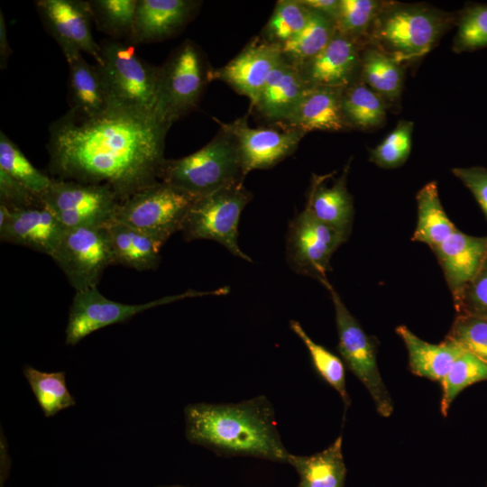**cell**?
<instances>
[{"instance_id": "7a4b0ae2", "label": "cell", "mask_w": 487, "mask_h": 487, "mask_svg": "<svg viewBox=\"0 0 487 487\" xmlns=\"http://www.w3.org/2000/svg\"><path fill=\"white\" fill-rule=\"evenodd\" d=\"M187 439L219 455L253 456L288 463L275 421L264 396L235 404L195 403L185 408Z\"/></svg>"}, {"instance_id": "bcb514c9", "label": "cell", "mask_w": 487, "mask_h": 487, "mask_svg": "<svg viewBox=\"0 0 487 487\" xmlns=\"http://www.w3.org/2000/svg\"><path fill=\"white\" fill-rule=\"evenodd\" d=\"M11 54V49L8 44L5 20L3 11H0V65L5 69L8 58Z\"/></svg>"}, {"instance_id": "44dd1931", "label": "cell", "mask_w": 487, "mask_h": 487, "mask_svg": "<svg viewBox=\"0 0 487 487\" xmlns=\"http://www.w3.org/2000/svg\"><path fill=\"white\" fill-rule=\"evenodd\" d=\"M350 162L331 186L326 184L327 175H313L306 208L318 220L333 227L346 238L352 232L354 208L347 189L346 179Z\"/></svg>"}, {"instance_id": "7402d4cb", "label": "cell", "mask_w": 487, "mask_h": 487, "mask_svg": "<svg viewBox=\"0 0 487 487\" xmlns=\"http://www.w3.org/2000/svg\"><path fill=\"white\" fill-rule=\"evenodd\" d=\"M343 88L309 87L283 123L307 133L346 129L341 108Z\"/></svg>"}, {"instance_id": "f35d334b", "label": "cell", "mask_w": 487, "mask_h": 487, "mask_svg": "<svg viewBox=\"0 0 487 487\" xmlns=\"http://www.w3.org/2000/svg\"><path fill=\"white\" fill-rule=\"evenodd\" d=\"M453 51L471 52L487 48V5H466L458 14Z\"/></svg>"}, {"instance_id": "ffe728a7", "label": "cell", "mask_w": 487, "mask_h": 487, "mask_svg": "<svg viewBox=\"0 0 487 487\" xmlns=\"http://www.w3.org/2000/svg\"><path fill=\"white\" fill-rule=\"evenodd\" d=\"M198 5L191 0H138L130 40L146 43L170 37L188 22Z\"/></svg>"}, {"instance_id": "7c38bea8", "label": "cell", "mask_w": 487, "mask_h": 487, "mask_svg": "<svg viewBox=\"0 0 487 487\" xmlns=\"http://www.w3.org/2000/svg\"><path fill=\"white\" fill-rule=\"evenodd\" d=\"M227 287L210 292L188 290L142 304H124L106 298L96 288L76 291L66 327V345H75L87 335L103 327L123 323L147 309L179 299L209 294H227Z\"/></svg>"}, {"instance_id": "30bf717a", "label": "cell", "mask_w": 487, "mask_h": 487, "mask_svg": "<svg viewBox=\"0 0 487 487\" xmlns=\"http://www.w3.org/2000/svg\"><path fill=\"white\" fill-rule=\"evenodd\" d=\"M41 198L67 229L106 226L121 203L108 186L56 179Z\"/></svg>"}, {"instance_id": "4316f807", "label": "cell", "mask_w": 487, "mask_h": 487, "mask_svg": "<svg viewBox=\"0 0 487 487\" xmlns=\"http://www.w3.org/2000/svg\"><path fill=\"white\" fill-rule=\"evenodd\" d=\"M115 264L139 271L154 270L160 262L161 245L142 232L114 221L106 226Z\"/></svg>"}, {"instance_id": "7bdbcfd3", "label": "cell", "mask_w": 487, "mask_h": 487, "mask_svg": "<svg viewBox=\"0 0 487 487\" xmlns=\"http://www.w3.org/2000/svg\"><path fill=\"white\" fill-rule=\"evenodd\" d=\"M0 198L2 204L10 207L42 203L40 196L29 191L2 170H0Z\"/></svg>"}, {"instance_id": "6da1fadb", "label": "cell", "mask_w": 487, "mask_h": 487, "mask_svg": "<svg viewBox=\"0 0 487 487\" xmlns=\"http://www.w3.org/2000/svg\"><path fill=\"white\" fill-rule=\"evenodd\" d=\"M170 124L155 114L108 106L80 115L69 110L49 129L53 179L111 188L124 201L160 180Z\"/></svg>"}, {"instance_id": "603a6c76", "label": "cell", "mask_w": 487, "mask_h": 487, "mask_svg": "<svg viewBox=\"0 0 487 487\" xmlns=\"http://www.w3.org/2000/svg\"><path fill=\"white\" fill-rule=\"evenodd\" d=\"M308 87L298 67L283 57L270 73L253 106L267 120L284 122Z\"/></svg>"}, {"instance_id": "e575fe53", "label": "cell", "mask_w": 487, "mask_h": 487, "mask_svg": "<svg viewBox=\"0 0 487 487\" xmlns=\"http://www.w3.org/2000/svg\"><path fill=\"white\" fill-rule=\"evenodd\" d=\"M483 381H487V363L463 350L440 383L443 391L440 410L443 416H447L452 402L461 391Z\"/></svg>"}, {"instance_id": "3957f363", "label": "cell", "mask_w": 487, "mask_h": 487, "mask_svg": "<svg viewBox=\"0 0 487 487\" xmlns=\"http://www.w3.org/2000/svg\"><path fill=\"white\" fill-rule=\"evenodd\" d=\"M458 14L424 4L385 1L365 45H372L401 64L428 53L454 24Z\"/></svg>"}, {"instance_id": "2e32d148", "label": "cell", "mask_w": 487, "mask_h": 487, "mask_svg": "<svg viewBox=\"0 0 487 487\" xmlns=\"http://www.w3.org/2000/svg\"><path fill=\"white\" fill-rule=\"evenodd\" d=\"M234 137L245 177L253 170L273 167L298 148L306 134L298 129L279 131L272 128H252L245 117L222 124Z\"/></svg>"}, {"instance_id": "277c9868", "label": "cell", "mask_w": 487, "mask_h": 487, "mask_svg": "<svg viewBox=\"0 0 487 487\" xmlns=\"http://www.w3.org/2000/svg\"><path fill=\"white\" fill-rule=\"evenodd\" d=\"M236 141L223 125L204 147L179 159L165 160L160 180L195 198L243 182Z\"/></svg>"}, {"instance_id": "ac0fdd59", "label": "cell", "mask_w": 487, "mask_h": 487, "mask_svg": "<svg viewBox=\"0 0 487 487\" xmlns=\"http://www.w3.org/2000/svg\"><path fill=\"white\" fill-rule=\"evenodd\" d=\"M282 58L280 46L256 39L224 67L209 72L208 77L230 85L253 106L270 73Z\"/></svg>"}, {"instance_id": "ba28073f", "label": "cell", "mask_w": 487, "mask_h": 487, "mask_svg": "<svg viewBox=\"0 0 487 487\" xmlns=\"http://www.w3.org/2000/svg\"><path fill=\"white\" fill-rule=\"evenodd\" d=\"M207 77L202 54L190 41L181 43L159 68L154 114L172 124L198 105Z\"/></svg>"}, {"instance_id": "d6986e66", "label": "cell", "mask_w": 487, "mask_h": 487, "mask_svg": "<svg viewBox=\"0 0 487 487\" xmlns=\"http://www.w3.org/2000/svg\"><path fill=\"white\" fill-rule=\"evenodd\" d=\"M433 252L455 300L482 266L487 255V236H473L457 229Z\"/></svg>"}, {"instance_id": "9c48e42d", "label": "cell", "mask_w": 487, "mask_h": 487, "mask_svg": "<svg viewBox=\"0 0 487 487\" xmlns=\"http://www.w3.org/2000/svg\"><path fill=\"white\" fill-rule=\"evenodd\" d=\"M322 284L328 290L335 308L338 352L347 368L369 391L377 412L389 418L393 412V401L379 372L375 338L364 332L328 280Z\"/></svg>"}, {"instance_id": "8fae6325", "label": "cell", "mask_w": 487, "mask_h": 487, "mask_svg": "<svg viewBox=\"0 0 487 487\" xmlns=\"http://www.w3.org/2000/svg\"><path fill=\"white\" fill-rule=\"evenodd\" d=\"M51 258L64 272L75 291L96 288L103 271L115 264L106 226L66 229Z\"/></svg>"}, {"instance_id": "74e56055", "label": "cell", "mask_w": 487, "mask_h": 487, "mask_svg": "<svg viewBox=\"0 0 487 487\" xmlns=\"http://www.w3.org/2000/svg\"><path fill=\"white\" fill-rule=\"evenodd\" d=\"M138 0L88 1L93 21L98 29L114 38L133 34Z\"/></svg>"}, {"instance_id": "484cf974", "label": "cell", "mask_w": 487, "mask_h": 487, "mask_svg": "<svg viewBox=\"0 0 487 487\" xmlns=\"http://www.w3.org/2000/svg\"><path fill=\"white\" fill-rule=\"evenodd\" d=\"M359 79L386 104H395L402 92L404 65L372 45L362 51Z\"/></svg>"}, {"instance_id": "e0dca14e", "label": "cell", "mask_w": 487, "mask_h": 487, "mask_svg": "<svg viewBox=\"0 0 487 487\" xmlns=\"http://www.w3.org/2000/svg\"><path fill=\"white\" fill-rule=\"evenodd\" d=\"M363 48L335 31L329 43L298 69L309 87L345 88L359 79Z\"/></svg>"}, {"instance_id": "5b68a950", "label": "cell", "mask_w": 487, "mask_h": 487, "mask_svg": "<svg viewBox=\"0 0 487 487\" xmlns=\"http://www.w3.org/2000/svg\"><path fill=\"white\" fill-rule=\"evenodd\" d=\"M96 66L108 106L154 114L159 68L139 58L133 45L117 40L101 43Z\"/></svg>"}, {"instance_id": "f6af8a7d", "label": "cell", "mask_w": 487, "mask_h": 487, "mask_svg": "<svg viewBox=\"0 0 487 487\" xmlns=\"http://www.w3.org/2000/svg\"><path fill=\"white\" fill-rule=\"evenodd\" d=\"M307 8L318 12L331 18L337 16L340 0H299Z\"/></svg>"}, {"instance_id": "f1b7e54d", "label": "cell", "mask_w": 487, "mask_h": 487, "mask_svg": "<svg viewBox=\"0 0 487 487\" xmlns=\"http://www.w3.org/2000/svg\"><path fill=\"white\" fill-rule=\"evenodd\" d=\"M341 108L346 128L370 131L386 121V102L360 79L343 88Z\"/></svg>"}, {"instance_id": "8992f818", "label": "cell", "mask_w": 487, "mask_h": 487, "mask_svg": "<svg viewBox=\"0 0 487 487\" xmlns=\"http://www.w3.org/2000/svg\"><path fill=\"white\" fill-rule=\"evenodd\" d=\"M196 198L159 180L122 201L115 221L142 232L162 246L174 233L181 231Z\"/></svg>"}, {"instance_id": "5bb4252c", "label": "cell", "mask_w": 487, "mask_h": 487, "mask_svg": "<svg viewBox=\"0 0 487 487\" xmlns=\"http://www.w3.org/2000/svg\"><path fill=\"white\" fill-rule=\"evenodd\" d=\"M35 5L67 62L83 52L92 56L96 64L100 62V45L92 33L94 21L88 1L39 0Z\"/></svg>"}, {"instance_id": "ee69618b", "label": "cell", "mask_w": 487, "mask_h": 487, "mask_svg": "<svg viewBox=\"0 0 487 487\" xmlns=\"http://www.w3.org/2000/svg\"><path fill=\"white\" fill-rule=\"evenodd\" d=\"M452 173L471 191L487 218V168H454Z\"/></svg>"}, {"instance_id": "4fadbf2b", "label": "cell", "mask_w": 487, "mask_h": 487, "mask_svg": "<svg viewBox=\"0 0 487 487\" xmlns=\"http://www.w3.org/2000/svg\"><path fill=\"white\" fill-rule=\"evenodd\" d=\"M347 239L305 207L289 225L286 242L288 263L295 272L322 283L327 280L326 273L331 271L333 253Z\"/></svg>"}, {"instance_id": "52a82bcc", "label": "cell", "mask_w": 487, "mask_h": 487, "mask_svg": "<svg viewBox=\"0 0 487 487\" xmlns=\"http://www.w3.org/2000/svg\"><path fill=\"white\" fill-rule=\"evenodd\" d=\"M251 199L252 194L243 182L196 198L181 229L184 238L216 241L235 257L252 262L238 245L240 216Z\"/></svg>"}, {"instance_id": "83f0119b", "label": "cell", "mask_w": 487, "mask_h": 487, "mask_svg": "<svg viewBox=\"0 0 487 487\" xmlns=\"http://www.w3.org/2000/svg\"><path fill=\"white\" fill-rule=\"evenodd\" d=\"M68 64L69 110L86 116L104 111L108 104L96 66L88 64L82 54Z\"/></svg>"}, {"instance_id": "cb8c5ba5", "label": "cell", "mask_w": 487, "mask_h": 487, "mask_svg": "<svg viewBox=\"0 0 487 487\" xmlns=\"http://www.w3.org/2000/svg\"><path fill=\"white\" fill-rule=\"evenodd\" d=\"M396 333L406 345L410 372L417 376L439 383L463 351L454 342L446 338L440 344L427 343L405 326H398Z\"/></svg>"}, {"instance_id": "f546056e", "label": "cell", "mask_w": 487, "mask_h": 487, "mask_svg": "<svg viewBox=\"0 0 487 487\" xmlns=\"http://www.w3.org/2000/svg\"><path fill=\"white\" fill-rule=\"evenodd\" d=\"M418 221L412 240L427 244L433 251L457 230L441 204L436 181L418 192Z\"/></svg>"}, {"instance_id": "d4e9b609", "label": "cell", "mask_w": 487, "mask_h": 487, "mask_svg": "<svg viewBox=\"0 0 487 487\" xmlns=\"http://www.w3.org/2000/svg\"><path fill=\"white\" fill-rule=\"evenodd\" d=\"M288 464L299 473L298 487H345L346 467L340 435L327 448L308 456L290 454Z\"/></svg>"}, {"instance_id": "836d02e7", "label": "cell", "mask_w": 487, "mask_h": 487, "mask_svg": "<svg viewBox=\"0 0 487 487\" xmlns=\"http://www.w3.org/2000/svg\"><path fill=\"white\" fill-rule=\"evenodd\" d=\"M289 326L308 350L316 372L339 394L347 408L351 400L346 391L343 361L323 345L314 342L298 321L290 320Z\"/></svg>"}, {"instance_id": "8d00e7d4", "label": "cell", "mask_w": 487, "mask_h": 487, "mask_svg": "<svg viewBox=\"0 0 487 487\" xmlns=\"http://www.w3.org/2000/svg\"><path fill=\"white\" fill-rule=\"evenodd\" d=\"M310 10L299 0H280L263 30L264 40L278 46L299 34L308 22Z\"/></svg>"}, {"instance_id": "d6a6232c", "label": "cell", "mask_w": 487, "mask_h": 487, "mask_svg": "<svg viewBox=\"0 0 487 487\" xmlns=\"http://www.w3.org/2000/svg\"><path fill=\"white\" fill-rule=\"evenodd\" d=\"M0 170L40 197L47 191L53 180L52 178L36 169L19 147L2 131L0 133Z\"/></svg>"}, {"instance_id": "9a60e30c", "label": "cell", "mask_w": 487, "mask_h": 487, "mask_svg": "<svg viewBox=\"0 0 487 487\" xmlns=\"http://www.w3.org/2000/svg\"><path fill=\"white\" fill-rule=\"evenodd\" d=\"M66 227L43 203L10 207L0 203V239L53 255Z\"/></svg>"}, {"instance_id": "d590c367", "label": "cell", "mask_w": 487, "mask_h": 487, "mask_svg": "<svg viewBox=\"0 0 487 487\" xmlns=\"http://www.w3.org/2000/svg\"><path fill=\"white\" fill-rule=\"evenodd\" d=\"M385 1L340 0L335 31L360 42L363 47Z\"/></svg>"}, {"instance_id": "7dc6e473", "label": "cell", "mask_w": 487, "mask_h": 487, "mask_svg": "<svg viewBox=\"0 0 487 487\" xmlns=\"http://www.w3.org/2000/svg\"><path fill=\"white\" fill-rule=\"evenodd\" d=\"M169 487H182V486H169Z\"/></svg>"}, {"instance_id": "b9f144b4", "label": "cell", "mask_w": 487, "mask_h": 487, "mask_svg": "<svg viewBox=\"0 0 487 487\" xmlns=\"http://www.w3.org/2000/svg\"><path fill=\"white\" fill-rule=\"evenodd\" d=\"M454 303L458 314L487 317V255L475 276Z\"/></svg>"}, {"instance_id": "4dcf8cb0", "label": "cell", "mask_w": 487, "mask_h": 487, "mask_svg": "<svg viewBox=\"0 0 487 487\" xmlns=\"http://www.w3.org/2000/svg\"><path fill=\"white\" fill-rule=\"evenodd\" d=\"M335 33V22L331 18L310 10L308 22L303 30L280 48L289 62L299 67L318 54L329 43Z\"/></svg>"}, {"instance_id": "60d3db41", "label": "cell", "mask_w": 487, "mask_h": 487, "mask_svg": "<svg viewBox=\"0 0 487 487\" xmlns=\"http://www.w3.org/2000/svg\"><path fill=\"white\" fill-rule=\"evenodd\" d=\"M446 339L487 363V317L457 314Z\"/></svg>"}, {"instance_id": "1f68e13d", "label": "cell", "mask_w": 487, "mask_h": 487, "mask_svg": "<svg viewBox=\"0 0 487 487\" xmlns=\"http://www.w3.org/2000/svg\"><path fill=\"white\" fill-rule=\"evenodd\" d=\"M23 374L46 418L76 404L68 390L64 372H45L26 364Z\"/></svg>"}, {"instance_id": "ab89813d", "label": "cell", "mask_w": 487, "mask_h": 487, "mask_svg": "<svg viewBox=\"0 0 487 487\" xmlns=\"http://www.w3.org/2000/svg\"><path fill=\"white\" fill-rule=\"evenodd\" d=\"M414 124L400 120L395 128L373 149L369 161L382 169H394L408 160L412 144Z\"/></svg>"}]
</instances>
